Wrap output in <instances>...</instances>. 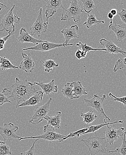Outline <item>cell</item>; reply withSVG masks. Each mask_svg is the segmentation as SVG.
I'll list each match as a JSON object with an SVG mask.
<instances>
[{
    "label": "cell",
    "mask_w": 126,
    "mask_h": 155,
    "mask_svg": "<svg viewBox=\"0 0 126 155\" xmlns=\"http://www.w3.org/2000/svg\"><path fill=\"white\" fill-rule=\"evenodd\" d=\"M107 17L111 20L110 22V25H109V26H111L112 24H113V19L114 16L110 12H109L108 14H107Z\"/></svg>",
    "instance_id": "40"
},
{
    "label": "cell",
    "mask_w": 126,
    "mask_h": 155,
    "mask_svg": "<svg viewBox=\"0 0 126 155\" xmlns=\"http://www.w3.org/2000/svg\"><path fill=\"white\" fill-rule=\"evenodd\" d=\"M17 40L18 41L21 43H31L35 45L43 41L34 38L24 28H21L19 35L17 37Z\"/></svg>",
    "instance_id": "16"
},
{
    "label": "cell",
    "mask_w": 126,
    "mask_h": 155,
    "mask_svg": "<svg viewBox=\"0 0 126 155\" xmlns=\"http://www.w3.org/2000/svg\"><path fill=\"white\" fill-rule=\"evenodd\" d=\"M0 68L2 71H5L10 69H18L19 67L13 65L9 60L5 57H0Z\"/></svg>",
    "instance_id": "26"
},
{
    "label": "cell",
    "mask_w": 126,
    "mask_h": 155,
    "mask_svg": "<svg viewBox=\"0 0 126 155\" xmlns=\"http://www.w3.org/2000/svg\"><path fill=\"white\" fill-rule=\"evenodd\" d=\"M11 87L13 90L11 98L17 102L16 108L33 96L37 91L35 88L33 84L28 82L27 79L21 81L18 77L16 78L15 82Z\"/></svg>",
    "instance_id": "1"
},
{
    "label": "cell",
    "mask_w": 126,
    "mask_h": 155,
    "mask_svg": "<svg viewBox=\"0 0 126 155\" xmlns=\"http://www.w3.org/2000/svg\"><path fill=\"white\" fill-rule=\"evenodd\" d=\"M124 130V127H120L119 129L117 130L114 126L111 127L109 125H107L104 132L105 135L104 138L109 144L112 145L115 141L117 140L118 138L123 135Z\"/></svg>",
    "instance_id": "11"
},
{
    "label": "cell",
    "mask_w": 126,
    "mask_h": 155,
    "mask_svg": "<svg viewBox=\"0 0 126 155\" xmlns=\"http://www.w3.org/2000/svg\"><path fill=\"white\" fill-rule=\"evenodd\" d=\"M81 117L84 118L83 122L86 124H89L94 122L97 118L98 116L93 113V111L90 110L85 114L81 113L80 114Z\"/></svg>",
    "instance_id": "23"
},
{
    "label": "cell",
    "mask_w": 126,
    "mask_h": 155,
    "mask_svg": "<svg viewBox=\"0 0 126 155\" xmlns=\"http://www.w3.org/2000/svg\"><path fill=\"white\" fill-rule=\"evenodd\" d=\"M12 154L10 147L6 144L5 142L0 141V155Z\"/></svg>",
    "instance_id": "33"
},
{
    "label": "cell",
    "mask_w": 126,
    "mask_h": 155,
    "mask_svg": "<svg viewBox=\"0 0 126 155\" xmlns=\"http://www.w3.org/2000/svg\"><path fill=\"white\" fill-rule=\"evenodd\" d=\"M86 55L87 53L82 51V50H80V49L77 50L76 53H75V57L79 60L81 59V58H85Z\"/></svg>",
    "instance_id": "38"
},
{
    "label": "cell",
    "mask_w": 126,
    "mask_h": 155,
    "mask_svg": "<svg viewBox=\"0 0 126 155\" xmlns=\"http://www.w3.org/2000/svg\"><path fill=\"white\" fill-rule=\"evenodd\" d=\"M15 27L13 28V30H12V31L8 32V35L7 36L3 37V38H1L0 37V51L2 50L4 48L5 45L6 41L11 38L12 35L15 33Z\"/></svg>",
    "instance_id": "34"
},
{
    "label": "cell",
    "mask_w": 126,
    "mask_h": 155,
    "mask_svg": "<svg viewBox=\"0 0 126 155\" xmlns=\"http://www.w3.org/2000/svg\"><path fill=\"white\" fill-rule=\"evenodd\" d=\"M100 44L101 45L105 47L106 50L104 52L106 54H110L112 55L121 54L123 55H126V49L125 50L118 47L111 40L102 39L100 41Z\"/></svg>",
    "instance_id": "13"
},
{
    "label": "cell",
    "mask_w": 126,
    "mask_h": 155,
    "mask_svg": "<svg viewBox=\"0 0 126 155\" xmlns=\"http://www.w3.org/2000/svg\"><path fill=\"white\" fill-rule=\"evenodd\" d=\"M109 96L110 97L113 98V101H114L119 102L123 104L124 106H126V96L121 97H117L114 96L111 93H109Z\"/></svg>",
    "instance_id": "36"
},
{
    "label": "cell",
    "mask_w": 126,
    "mask_h": 155,
    "mask_svg": "<svg viewBox=\"0 0 126 155\" xmlns=\"http://www.w3.org/2000/svg\"><path fill=\"white\" fill-rule=\"evenodd\" d=\"M109 12H110L114 16L117 15L118 13L116 9H110V10H109Z\"/></svg>",
    "instance_id": "41"
},
{
    "label": "cell",
    "mask_w": 126,
    "mask_h": 155,
    "mask_svg": "<svg viewBox=\"0 0 126 155\" xmlns=\"http://www.w3.org/2000/svg\"><path fill=\"white\" fill-rule=\"evenodd\" d=\"M43 66L45 67V70L46 72H49L53 69L58 67V63H56L55 61L53 60H48L43 63Z\"/></svg>",
    "instance_id": "30"
},
{
    "label": "cell",
    "mask_w": 126,
    "mask_h": 155,
    "mask_svg": "<svg viewBox=\"0 0 126 155\" xmlns=\"http://www.w3.org/2000/svg\"><path fill=\"white\" fill-rule=\"evenodd\" d=\"M104 124H101L99 125H94V126H92L91 127H88V130L87 131H85L84 132L82 135L83 134H86L93 133V132H96L98 130L102 128V127H104L105 126H107V125H112V124H115V123H123L124 122L122 121H116V122H112V123H107L105 121V119H104Z\"/></svg>",
    "instance_id": "24"
},
{
    "label": "cell",
    "mask_w": 126,
    "mask_h": 155,
    "mask_svg": "<svg viewBox=\"0 0 126 155\" xmlns=\"http://www.w3.org/2000/svg\"><path fill=\"white\" fill-rule=\"evenodd\" d=\"M53 98H50L47 102L42 106L36 107L34 110L32 117L29 120V122L33 125H37L43 121L49 111V106Z\"/></svg>",
    "instance_id": "6"
},
{
    "label": "cell",
    "mask_w": 126,
    "mask_h": 155,
    "mask_svg": "<svg viewBox=\"0 0 126 155\" xmlns=\"http://www.w3.org/2000/svg\"><path fill=\"white\" fill-rule=\"evenodd\" d=\"M18 126H15L13 123H4L3 127H0V134L4 140V142H10L16 139H20L15 132L18 130Z\"/></svg>",
    "instance_id": "8"
},
{
    "label": "cell",
    "mask_w": 126,
    "mask_h": 155,
    "mask_svg": "<svg viewBox=\"0 0 126 155\" xmlns=\"http://www.w3.org/2000/svg\"><path fill=\"white\" fill-rule=\"evenodd\" d=\"M106 95H103L102 97H99L98 94H95L93 97L91 99H84V101L88 107H91L98 111L100 115L104 117L107 118L109 121L111 119L108 117L104 111L103 104L104 100L106 99Z\"/></svg>",
    "instance_id": "5"
},
{
    "label": "cell",
    "mask_w": 126,
    "mask_h": 155,
    "mask_svg": "<svg viewBox=\"0 0 126 155\" xmlns=\"http://www.w3.org/2000/svg\"><path fill=\"white\" fill-rule=\"evenodd\" d=\"M122 139V144L119 148H117L114 151H110V153H117L122 155H126V131L124 132L121 136Z\"/></svg>",
    "instance_id": "29"
},
{
    "label": "cell",
    "mask_w": 126,
    "mask_h": 155,
    "mask_svg": "<svg viewBox=\"0 0 126 155\" xmlns=\"http://www.w3.org/2000/svg\"><path fill=\"white\" fill-rule=\"evenodd\" d=\"M74 45L73 44H69L68 45L58 44L53 43L47 41H43L35 45V46L32 47L28 48H23V51L26 50H35V51H41V52H47L52 49L56 48H60L65 47L68 46Z\"/></svg>",
    "instance_id": "10"
},
{
    "label": "cell",
    "mask_w": 126,
    "mask_h": 155,
    "mask_svg": "<svg viewBox=\"0 0 126 155\" xmlns=\"http://www.w3.org/2000/svg\"><path fill=\"white\" fill-rule=\"evenodd\" d=\"M38 13V16L35 22L30 28V33L31 36L40 37L42 34L46 32L48 24L43 19L42 8H40Z\"/></svg>",
    "instance_id": "7"
},
{
    "label": "cell",
    "mask_w": 126,
    "mask_h": 155,
    "mask_svg": "<svg viewBox=\"0 0 126 155\" xmlns=\"http://www.w3.org/2000/svg\"><path fill=\"white\" fill-rule=\"evenodd\" d=\"M4 31V29H2V30L0 29V31Z\"/></svg>",
    "instance_id": "43"
},
{
    "label": "cell",
    "mask_w": 126,
    "mask_h": 155,
    "mask_svg": "<svg viewBox=\"0 0 126 155\" xmlns=\"http://www.w3.org/2000/svg\"><path fill=\"white\" fill-rule=\"evenodd\" d=\"M65 10L62 4V0H48L46 2V10L45 11L46 22L48 24V19L53 16L58 9Z\"/></svg>",
    "instance_id": "12"
},
{
    "label": "cell",
    "mask_w": 126,
    "mask_h": 155,
    "mask_svg": "<svg viewBox=\"0 0 126 155\" xmlns=\"http://www.w3.org/2000/svg\"><path fill=\"white\" fill-rule=\"evenodd\" d=\"M33 84H36L39 86L43 92L44 94L48 96H50L51 93H57L58 91V86L55 84V80L53 79L51 82L47 84L43 82H34Z\"/></svg>",
    "instance_id": "17"
},
{
    "label": "cell",
    "mask_w": 126,
    "mask_h": 155,
    "mask_svg": "<svg viewBox=\"0 0 126 155\" xmlns=\"http://www.w3.org/2000/svg\"><path fill=\"white\" fill-rule=\"evenodd\" d=\"M22 55L23 60L21 61L20 66L18 67L19 69L23 70L26 73H32V71L34 70L35 64L30 54L23 53H22Z\"/></svg>",
    "instance_id": "15"
},
{
    "label": "cell",
    "mask_w": 126,
    "mask_h": 155,
    "mask_svg": "<svg viewBox=\"0 0 126 155\" xmlns=\"http://www.w3.org/2000/svg\"><path fill=\"white\" fill-rule=\"evenodd\" d=\"M79 31V27L77 25H72L70 27L65 26L61 30V33L63 35L65 39L64 44H69V42L71 39L79 38V35L77 34Z\"/></svg>",
    "instance_id": "14"
},
{
    "label": "cell",
    "mask_w": 126,
    "mask_h": 155,
    "mask_svg": "<svg viewBox=\"0 0 126 155\" xmlns=\"http://www.w3.org/2000/svg\"><path fill=\"white\" fill-rule=\"evenodd\" d=\"M108 29L112 30L114 32L117 39V41H122L126 38V27L122 25H117L114 22V24L109 26Z\"/></svg>",
    "instance_id": "19"
},
{
    "label": "cell",
    "mask_w": 126,
    "mask_h": 155,
    "mask_svg": "<svg viewBox=\"0 0 126 155\" xmlns=\"http://www.w3.org/2000/svg\"><path fill=\"white\" fill-rule=\"evenodd\" d=\"M12 92L11 91L6 88H5L2 91H0V106L6 103H12L9 100L11 98Z\"/></svg>",
    "instance_id": "25"
},
{
    "label": "cell",
    "mask_w": 126,
    "mask_h": 155,
    "mask_svg": "<svg viewBox=\"0 0 126 155\" xmlns=\"http://www.w3.org/2000/svg\"><path fill=\"white\" fill-rule=\"evenodd\" d=\"M61 112H58L54 116H48L45 117L44 119L47 121V124L53 128L55 130L60 128V124L61 122Z\"/></svg>",
    "instance_id": "21"
},
{
    "label": "cell",
    "mask_w": 126,
    "mask_h": 155,
    "mask_svg": "<svg viewBox=\"0 0 126 155\" xmlns=\"http://www.w3.org/2000/svg\"><path fill=\"white\" fill-rule=\"evenodd\" d=\"M83 5V9L86 14L90 13L95 7L93 0H80Z\"/></svg>",
    "instance_id": "28"
},
{
    "label": "cell",
    "mask_w": 126,
    "mask_h": 155,
    "mask_svg": "<svg viewBox=\"0 0 126 155\" xmlns=\"http://www.w3.org/2000/svg\"><path fill=\"white\" fill-rule=\"evenodd\" d=\"M126 67V57L124 58H120L118 60L115 64L113 71L114 72L124 69Z\"/></svg>",
    "instance_id": "32"
},
{
    "label": "cell",
    "mask_w": 126,
    "mask_h": 155,
    "mask_svg": "<svg viewBox=\"0 0 126 155\" xmlns=\"http://www.w3.org/2000/svg\"><path fill=\"white\" fill-rule=\"evenodd\" d=\"M61 93L63 94V96H65L67 98L73 100V87L72 83H67L64 87L62 88Z\"/></svg>",
    "instance_id": "27"
},
{
    "label": "cell",
    "mask_w": 126,
    "mask_h": 155,
    "mask_svg": "<svg viewBox=\"0 0 126 155\" xmlns=\"http://www.w3.org/2000/svg\"><path fill=\"white\" fill-rule=\"evenodd\" d=\"M104 21L103 20H98L96 18L95 15L93 13L90 12L88 14V17L86 21L83 24V25H85L87 28L89 29L93 25L99 24V23H104Z\"/></svg>",
    "instance_id": "22"
},
{
    "label": "cell",
    "mask_w": 126,
    "mask_h": 155,
    "mask_svg": "<svg viewBox=\"0 0 126 155\" xmlns=\"http://www.w3.org/2000/svg\"><path fill=\"white\" fill-rule=\"evenodd\" d=\"M44 93L42 91H37L34 95L22 103L18 107H25V106H32L40 104L42 101Z\"/></svg>",
    "instance_id": "18"
},
{
    "label": "cell",
    "mask_w": 126,
    "mask_h": 155,
    "mask_svg": "<svg viewBox=\"0 0 126 155\" xmlns=\"http://www.w3.org/2000/svg\"><path fill=\"white\" fill-rule=\"evenodd\" d=\"M2 6H4V7H6V8H8L6 5H4L3 4L1 3H0V11H2V9L3 7Z\"/></svg>",
    "instance_id": "42"
},
{
    "label": "cell",
    "mask_w": 126,
    "mask_h": 155,
    "mask_svg": "<svg viewBox=\"0 0 126 155\" xmlns=\"http://www.w3.org/2000/svg\"><path fill=\"white\" fill-rule=\"evenodd\" d=\"M82 13H85L80 7L78 0H72L68 8L62 12L61 20H68L69 22L71 19H73L75 23H77L80 21V15Z\"/></svg>",
    "instance_id": "3"
},
{
    "label": "cell",
    "mask_w": 126,
    "mask_h": 155,
    "mask_svg": "<svg viewBox=\"0 0 126 155\" xmlns=\"http://www.w3.org/2000/svg\"><path fill=\"white\" fill-rule=\"evenodd\" d=\"M38 139H36L34 142H33V144L31 146L29 149L26 152H23L20 153V155H35V143L38 140Z\"/></svg>",
    "instance_id": "37"
},
{
    "label": "cell",
    "mask_w": 126,
    "mask_h": 155,
    "mask_svg": "<svg viewBox=\"0 0 126 155\" xmlns=\"http://www.w3.org/2000/svg\"><path fill=\"white\" fill-rule=\"evenodd\" d=\"M88 129V127L82 129H80V130H77V131L73 132V133H70L69 134H68L67 136H66L65 138H63L62 140H66V139H68V138L74 137V136H77V137H79L80 135H82L84 132L87 131Z\"/></svg>",
    "instance_id": "35"
},
{
    "label": "cell",
    "mask_w": 126,
    "mask_h": 155,
    "mask_svg": "<svg viewBox=\"0 0 126 155\" xmlns=\"http://www.w3.org/2000/svg\"><path fill=\"white\" fill-rule=\"evenodd\" d=\"M44 1H45V2H46L48 0H44Z\"/></svg>",
    "instance_id": "44"
},
{
    "label": "cell",
    "mask_w": 126,
    "mask_h": 155,
    "mask_svg": "<svg viewBox=\"0 0 126 155\" xmlns=\"http://www.w3.org/2000/svg\"><path fill=\"white\" fill-rule=\"evenodd\" d=\"M117 15L119 16L122 22L126 24V10L123 9L120 12H118Z\"/></svg>",
    "instance_id": "39"
},
{
    "label": "cell",
    "mask_w": 126,
    "mask_h": 155,
    "mask_svg": "<svg viewBox=\"0 0 126 155\" xmlns=\"http://www.w3.org/2000/svg\"><path fill=\"white\" fill-rule=\"evenodd\" d=\"M15 5L12 6L11 10L5 15L3 18L0 26L3 28V29L9 32L12 31L13 28H15L14 23H19L20 18L17 15H14L13 10L15 8Z\"/></svg>",
    "instance_id": "9"
},
{
    "label": "cell",
    "mask_w": 126,
    "mask_h": 155,
    "mask_svg": "<svg viewBox=\"0 0 126 155\" xmlns=\"http://www.w3.org/2000/svg\"><path fill=\"white\" fill-rule=\"evenodd\" d=\"M105 138H100L95 135V137L91 136L87 140H82L81 141L85 143L88 147V151L91 155H95L97 154L110 153V149H106V143L104 141Z\"/></svg>",
    "instance_id": "2"
},
{
    "label": "cell",
    "mask_w": 126,
    "mask_h": 155,
    "mask_svg": "<svg viewBox=\"0 0 126 155\" xmlns=\"http://www.w3.org/2000/svg\"><path fill=\"white\" fill-rule=\"evenodd\" d=\"M76 46L79 47L81 48V50L86 53H88L91 51H105L106 49L105 48H94L91 46L88 45L86 44H83L81 41L79 42L78 43L76 44Z\"/></svg>",
    "instance_id": "31"
},
{
    "label": "cell",
    "mask_w": 126,
    "mask_h": 155,
    "mask_svg": "<svg viewBox=\"0 0 126 155\" xmlns=\"http://www.w3.org/2000/svg\"><path fill=\"white\" fill-rule=\"evenodd\" d=\"M73 87V98L76 99L80 98L83 95H88V93L87 90L82 85V83L80 81L72 82Z\"/></svg>",
    "instance_id": "20"
},
{
    "label": "cell",
    "mask_w": 126,
    "mask_h": 155,
    "mask_svg": "<svg viewBox=\"0 0 126 155\" xmlns=\"http://www.w3.org/2000/svg\"><path fill=\"white\" fill-rule=\"evenodd\" d=\"M43 134L42 135L36 136H29L23 137L18 139V141L28 139H36L38 140H44L50 142L58 141L59 142L63 141L62 140L66 136L55 132V130L49 125H47L44 127Z\"/></svg>",
    "instance_id": "4"
}]
</instances>
